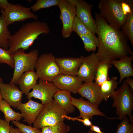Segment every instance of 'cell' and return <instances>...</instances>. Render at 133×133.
<instances>
[{
	"label": "cell",
	"mask_w": 133,
	"mask_h": 133,
	"mask_svg": "<svg viewBox=\"0 0 133 133\" xmlns=\"http://www.w3.org/2000/svg\"><path fill=\"white\" fill-rule=\"evenodd\" d=\"M99 45L96 54L100 60L110 62L128 56L133 53L128 43V40L121 30L109 25L97 13H95Z\"/></svg>",
	"instance_id": "obj_1"
},
{
	"label": "cell",
	"mask_w": 133,
	"mask_h": 133,
	"mask_svg": "<svg viewBox=\"0 0 133 133\" xmlns=\"http://www.w3.org/2000/svg\"><path fill=\"white\" fill-rule=\"evenodd\" d=\"M50 31L49 27L46 22L35 20L27 23L11 35L8 50L12 54L19 49L25 50L33 45L40 35L48 34Z\"/></svg>",
	"instance_id": "obj_2"
},
{
	"label": "cell",
	"mask_w": 133,
	"mask_h": 133,
	"mask_svg": "<svg viewBox=\"0 0 133 133\" xmlns=\"http://www.w3.org/2000/svg\"><path fill=\"white\" fill-rule=\"evenodd\" d=\"M133 90L125 80L111 97L113 100L112 107L116 108V114L119 119L122 120L125 116H128L132 124L133 122Z\"/></svg>",
	"instance_id": "obj_3"
},
{
	"label": "cell",
	"mask_w": 133,
	"mask_h": 133,
	"mask_svg": "<svg viewBox=\"0 0 133 133\" xmlns=\"http://www.w3.org/2000/svg\"><path fill=\"white\" fill-rule=\"evenodd\" d=\"M98 7L100 15L109 25L120 30L127 16L123 14L121 0H101Z\"/></svg>",
	"instance_id": "obj_4"
},
{
	"label": "cell",
	"mask_w": 133,
	"mask_h": 133,
	"mask_svg": "<svg viewBox=\"0 0 133 133\" xmlns=\"http://www.w3.org/2000/svg\"><path fill=\"white\" fill-rule=\"evenodd\" d=\"M25 51L23 49H19L12 54L15 67L13 77L10 84L17 85L19 79L24 72L34 69L38 57V50L33 49L27 53H25Z\"/></svg>",
	"instance_id": "obj_5"
},
{
	"label": "cell",
	"mask_w": 133,
	"mask_h": 133,
	"mask_svg": "<svg viewBox=\"0 0 133 133\" xmlns=\"http://www.w3.org/2000/svg\"><path fill=\"white\" fill-rule=\"evenodd\" d=\"M65 112L53 99L44 105L42 109L33 123L34 128L40 129L48 126L55 125L64 121Z\"/></svg>",
	"instance_id": "obj_6"
},
{
	"label": "cell",
	"mask_w": 133,
	"mask_h": 133,
	"mask_svg": "<svg viewBox=\"0 0 133 133\" xmlns=\"http://www.w3.org/2000/svg\"><path fill=\"white\" fill-rule=\"evenodd\" d=\"M34 68L39 80L44 81L51 82L60 74L56 58L51 53L38 57Z\"/></svg>",
	"instance_id": "obj_7"
},
{
	"label": "cell",
	"mask_w": 133,
	"mask_h": 133,
	"mask_svg": "<svg viewBox=\"0 0 133 133\" xmlns=\"http://www.w3.org/2000/svg\"><path fill=\"white\" fill-rule=\"evenodd\" d=\"M57 6L60 10L59 17L62 24V35L64 38H68L73 32V25L76 16V8L70 0H60Z\"/></svg>",
	"instance_id": "obj_8"
},
{
	"label": "cell",
	"mask_w": 133,
	"mask_h": 133,
	"mask_svg": "<svg viewBox=\"0 0 133 133\" xmlns=\"http://www.w3.org/2000/svg\"><path fill=\"white\" fill-rule=\"evenodd\" d=\"M1 11L4 15L8 26L14 22L28 19H38L37 16L32 12L29 7H27L20 4H14L10 3L5 10Z\"/></svg>",
	"instance_id": "obj_9"
},
{
	"label": "cell",
	"mask_w": 133,
	"mask_h": 133,
	"mask_svg": "<svg viewBox=\"0 0 133 133\" xmlns=\"http://www.w3.org/2000/svg\"><path fill=\"white\" fill-rule=\"evenodd\" d=\"M59 90L51 82L39 80L32 91L28 94L27 98L29 100L33 97L39 99L44 105L53 100L54 95Z\"/></svg>",
	"instance_id": "obj_10"
},
{
	"label": "cell",
	"mask_w": 133,
	"mask_h": 133,
	"mask_svg": "<svg viewBox=\"0 0 133 133\" xmlns=\"http://www.w3.org/2000/svg\"><path fill=\"white\" fill-rule=\"evenodd\" d=\"M75 5L76 16L94 34L97 33L95 21L91 14L93 5L83 0H70Z\"/></svg>",
	"instance_id": "obj_11"
},
{
	"label": "cell",
	"mask_w": 133,
	"mask_h": 133,
	"mask_svg": "<svg viewBox=\"0 0 133 133\" xmlns=\"http://www.w3.org/2000/svg\"><path fill=\"white\" fill-rule=\"evenodd\" d=\"M100 61L94 52L87 56H83L77 76L83 82H93L95 77L98 64Z\"/></svg>",
	"instance_id": "obj_12"
},
{
	"label": "cell",
	"mask_w": 133,
	"mask_h": 133,
	"mask_svg": "<svg viewBox=\"0 0 133 133\" xmlns=\"http://www.w3.org/2000/svg\"><path fill=\"white\" fill-rule=\"evenodd\" d=\"M72 104L79 110L80 114L77 118L83 119L88 118L92 119L94 116L98 115L109 118L99 109V107L96 106L88 100H85L83 98L77 99L71 97Z\"/></svg>",
	"instance_id": "obj_13"
},
{
	"label": "cell",
	"mask_w": 133,
	"mask_h": 133,
	"mask_svg": "<svg viewBox=\"0 0 133 133\" xmlns=\"http://www.w3.org/2000/svg\"><path fill=\"white\" fill-rule=\"evenodd\" d=\"M51 82L59 90L69 91L74 94L77 93L83 84V82L77 76L61 74Z\"/></svg>",
	"instance_id": "obj_14"
},
{
	"label": "cell",
	"mask_w": 133,
	"mask_h": 133,
	"mask_svg": "<svg viewBox=\"0 0 133 133\" xmlns=\"http://www.w3.org/2000/svg\"><path fill=\"white\" fill-rule=\"evenodd\" d=\"M0 91L2 99L13 108H17L21 103L23 93L15 85L2 82L0 83Z\"/></svg>",
	"instance_id": "obj_15"
},
{
	"label": "cell",
	"mask_w": 133,
	"mask_h": 133,
	"mask_svg": "<svg viewBox=\"0 0 133 133\" xmlns=\"http://www.w3.org/2000/svg\"><path fill=\"white\" fill-rule=\"evenodd\" d=\"M77 93L98 107L104 100L101 92L100 86L95 82H85L83 83Z\"/></svg>",
	"instance_id": "obj_16"
},
{
	"label": "cell",
	"mask_w": 133,
	"mask_h": 133,
	"mask_svg": "<svg viewBox=\"0 0 133 133\" xmlns=\"http://www.w3.org/2000/svg\"><path fill=\"white\" fill-rule=\"evenodd\" d=\"M44 105L30 99L25 103H21L17 109L20 111L23 121L31 125L35 122Z\"/></svg>",
	"instance_id": "obj_17"
},
{
	"label": "cell",
	"mask_w": 133,
	"mask_h": 133,
	"mask_svg": "<svg viewBox=\"0 0 133 133\" xmlns=\"http://www.w3.org/2000/svg\"><path fill=\"white\" fill-rule=\"evenodd\" d=\"M83 56L78 57H65L56 58L60 74L77 76L81 64Z\"/></svg>",
	"instance_id": "obj_18"
},
{
	"label": "cell",
	"mask_w": 133,
	"mask_h": 133,
	"mask_svg": "<svg viewBox=\"0 0 133 133\" xmlns=\"http://www.w3.org/2000/svg\"><path fill=\"white\" fill-rule=\"evenodd\" d=\"M133 59V56L131 55L123 57L118 60L111 62V65L117 68L119 73V84L125 78L133 76V69L132 66Z\"/></svg>",
	"instance_id": "obj_19"
},
{
	"label": "cell",
	"mask_w": 133,
	"mask_h": 133,
	"mask_svg": "<svg viewBox=\"0 0 133 133\" xmlns=\"http://www.w3.org/2000/svg\"><path fill=\"white\" fill-rule=\"evenodd\" d=\"M38 76L34 69L23 73L19 79L18 84L23 93L27 95L29 91L37 84Z\"/></svg>",
	"instance_id": "obj_20"
},
{
	"label": "cell",
	"mask_w": 133,
	"mask_h": 133,
	"mask_svg": "<svg viewBox=\"0 0 133 133\" xmlns=\"http://www.w3.org/2000/svg\"><path fill=\"white\" fill-rule=\"evenodd\" d=\"M71 92L59 90L53 96L54 100L64 110L67 115L75 111V106L71 102Z\"/></svg>",
	"instance_id": "obj_21"
},
{
	"label": "cell",
	"mask_w": 133,
	"mask_h": 133,
	"mask_svg": "<svg viewBox=\"0 0 133 133\" xmlns=\"http://www.w3.org/2000/svg\"><path fill=\"white\" fill-rule=\"evenodd\" d=\"M72 29L73 32H75L78 35H82L89 37L98 47L99 41L98 37L84 25L76 16L74 19Z\"/></svg>",
	"instance_id": "obj_22"
},
{
	"label": "cell",
	"mask_w": 133,
	"mask_h": 133,
	"mask_svg": "<svg viewBox=\"0 0 133 133\" xmlns=\"http://www.w3.org/2000/svg\"><path fill=\"white\" fill-rule=\"evenodd\" d=\"M112 65L110 62L107 61L100 60L97 66L95 82L100 86L102 84L108 80V73Z\"/></svg>",
	"instance_id": "obj_23"
},
{
	"label": "cell",
	"mask_w": 133,
	"mask_h": 133,
	"mask_svg": "<svg viewBox=\"0 0 133 133\" xmlns=\"http://www.w3.org/2000/svg\"><path fill=\"white\" fill-rule=\"evenodd\" d=\"M0 16V47L8 50L9 42L11 35L8 28L3 14Z\"/></svg>",
	"instance_id": "obj_24"
},
{
	"label": "cell",
	"mask_w": 133,
	"mask_h": 133,
	"mask_svg": "<svg viewBox=\"0 0 133 133\" xmlns=\"http://www.w3.org/2000/svg\"><path fill=\"white\" fill-rule=\"evenodd\" d=\"M117 79L116 76H113L110 80L106 81L100 85L101 93L105 101L113 94L117 88Z\"/></svg>",
	"instance_id": "obj_25"
},
{
	"label": "cell",
	"mask_w": 133,
	"mask_h": 133,
	"mask_svg": "<svg viewBox=\"0 0 133 133\" xmlns=\"http://www.w3.org/2000/svg\"><path fill=\"white\" fill-rule=\"evenodd\" d=\"M0 110L4 114L5 120L8 123L14 120L19 121L22 118L21 114L14 111L4 100L2 99L1 102Z\"/></svg>",
	"instance_id": "obj_26"
},
{
	"label": "cell",
	"mask_w": 133,
	"mask_h": 133,
	"mask_svg": "<svg viewBox=\"0 0 133 133\" xmlns=\"http://www.w3.org/2000/svg\"><path fill=\"white\" fill-rule=\"evenodd\" d=\"M121 31L125 37L130 41L133 47V12L128 15L126 20L121 27Z\"/></svg>",
	"instance_id": "obj_27"
},
{
	"label": "cell",
	"mask_w": 133,
	"mask_h": 133,
	"mask_svg": "<svg viewBox=\"0 0 133 133\" xmlns=\"http://www.w3.org/2000/svg\"><path fill=\"white\" fill-rule=\"evenodd\" d=\"M41 129V133H68L70 127L63 121L55 125L44 127Z\"/></svg>",
	"instance_id": "obj_28"
},
{
	"label": "cell",
	"mask_w": 133,
	"mask_h": 133,
	"mask_svg": "<svg viewBox=\"0 0 133 133\" xmlns=\"http://www.w3.org/2000/svg\"><path fill=\"white\" fill-rule=\"evenodd\" d=\"M60 0H37L35 3L30 8L33 12H36L43 8L57 6Z\"/></svg>",
	"instance_id": "obj_29"
},
{
	"label": "cell",
	"mask_w": 133,
	"mask_h": 133,
	"mask_svg": "<svg viewBox=\"0 0 133 133\" xmlns=\"http://www.w3.org/2000/svg\"><path fill=\"white\" fill-rule=\"evenodd\" d=\"M122 120L115 133H133V124L130 123L127 116H124Z\"/></svg>",
	"instance_id": "obj_30"
},
{
	"label": "cell",
	"mask_w": 133,
	"mask_h": 133,
	"mask_svg": "<svg viewBox=\"0 0 133 133\" xmlns=\"http://www.w3.org/2000/svg\"><path fill=\"white\" fill-rule=\"evenodd\" d=\"M6 64L13 69L15 67V62L12 54L8 50L0 47V64Z\"/></svg>",
	"instance_id": "obj_31"
},
{
	"label": "cell",
	"mask_w": 133,
	"mask_h": 133,
	"mask_svg": "<svg viewBox=\"0 0 133 133\" xmlns=\"http://www.w3.org/2000/svg\"><path fill=\"white\" fill-rule=\"evenodd\" d=\"M12 123L16 126L22 133H41V130L34 127L31 125L27 126L22 124L18 121H12Z\"/></svg>",
	"instance_id": "obj_32"
},
{
	"label": "cell",
	"mask_w": 133,
	"mask_h": 133,
	"mask_svg": "<svg viewBox=\"0 0 133 133\" xmlns=\"http://www.w3.org/2000/svg\"><path fill=\"white\" fill-rule=\"evenodd\" d=\"M82 40L84 45V48L88 52L95 51L97 46L92 40L87 36L82 35H78Z\"/></svg>",
	"instance_id": "obj_33"
},
{
	"label": "cell",
	"mask_w": 133,
	"mask_h": 133,
	"mask_svg": "<svg viewBox=\"0 0 133 133\" xmlns=\"http://www.w3.org/2000/svg\"><path fill=\"white\" fill-rule=\"evenodd\" d=\"M121 5L123 14L127 16L133 12V1L132 0H121Z\"/></svg>",
	"instance_id": "obj_34"
},
{
	"label": "cell",
	"mask_w": 133,
	"mask_h": 133,
	"mask_svg": "<svg viewBox=\"0 0 133 133\" xmlns=\"http://www.w3.org/2000/svg\"><path fill=\"white\" fill-rule=\"evenodd\" d=\"M9 123L0 118V133H10Z\"/></svg>",
	"instance_id": "obj_35"
},
{
	"label": "cell",
	"mask_w": 133,
	"mask_h": 133,
	"mask_svg": "<svg viewBox=\"0 0 133 133\" xmlns=\"http://www.w3.org/2000/svg\"><path fill=\"white\" fill-rule=\"evenodd\" d=\"M63 117L64 118L68 120H72L73 121L77 120L83 123V125L86 126H91L93 125L90 119L88 118L81 119L77 117H73L68 116L66 115H64Z\"/></svg>",
	"instance_id": "obj_36"
},
{
	"label": "cell",
	"mask_w": 133,
	"mask_h": 133,
	"mask_svg": "<svg viewBox=\"0 0 133 133\" xmlns=\"http://www.w3.org/2000/svg\"><path fill=\"white\" fill-rule=\"evenodd\" d=\"M10 2L7 0H0V9L5 10L7 7Z\"/></svg>",
	"instance_id": "obj_37"
},
{
	"label": "cell",
	"mask_w": 133,
	"mask_h": 133,
	"mask_svg": "<svg viewBox=\"0 0 133 133\" xmlns=\"http://www.w3.org/2000/svg\"><path fill=\"white\" fill-rule=\"evenodd\" d=\"M90 130L97 133H105L101 131L100 128L99 127L94 125H92L90 126Z\"/></svg>",
	"instance_id": "obj_38"
},
{
	"label": "cell",
	"mask_w": 133,
	"mask_h": 133,
	"mask_svg": "<svg viewBox=\"0 0 133 133\" xmlns=\"http://www.w3.org/2000/svg\"><path fill=\"white\" fill-rule=\"evenodd\" d=\"M126 83L133 90V80L130 78L128 77L125 80Z\"/></svg>",
	"instance_id": "obj_39"
},
{
	"label": "cell",
	"mask_w": 133,
	"mask_h": 133,
	"mask_svg": "<svg viewBox=\"0 0 133 133\" xmlns=\"http://www.w3.org/2000/svg\"><path fill=\"white\" fill-rule=\"evenodd\" d=\"M10 133H21L18 128H14L11 127Z\"/></svg>",
	"instance_id": "obj_40"
},
{
	"label": "cell",
	"mask_w": 133,
	"mask_h": 133,
	"mask_svg": "<svg viewBox=\"0 0 133 133\" xmlns=\"http://www.w3.org/2000/svg\"><path fill=\"white\" fill-rule=\"evenodd\" d=\"M2 99V98L1 94L0 91V104L1 103V102Z\"/></svg>",
	"instance_id": "obj_41"
},
{
	"label": "cell",
	"mask_w": 133,
	"mask_h": 133,
	"mask_svg": "<svg viewBox=\"0 0 133 133\" xmlns=\"http://www.w3.org/2000/svg\"><path fill=\"white\" fill-rule=\"evenodd\" d=\"M87 133H97L94 132H93L92 131H91L90 130Z\"/></svg>",
	"instance_id": "obj_42"
},
{
	"label": "cell",
	"mask_w": 133,
	"mask_h": 133,
	"mask_svg": "<svg viewBox=\"0 0 133 133\" xmlns=\"http://www.w3.org/2000/svg\"><path fill=\"white\" fill-rule=\"evenodd\" d=\"M2 81V79L1 78H0V83Z\"/></svg>",
	"instance_id": "obj_43"
}]
</instances>
